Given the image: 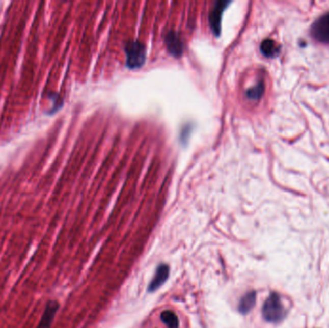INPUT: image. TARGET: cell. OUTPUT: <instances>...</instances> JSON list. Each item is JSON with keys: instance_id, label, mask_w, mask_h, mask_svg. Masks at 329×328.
I'll return each instance as SVG.
<instances>
[{"instance_id": "obj_2", "label": "cell", "mask_w": 329, "mask_h": 328, "mask_svg": "<svg viewBox=\"0 0 329 328\" xmlns=\"http://www.w3.org/2000/svg\"><path fill=\"white\" fill-rule=\"evenodd\" d=\"M126 64L130 69L141 68L147 58L146 46L138 41L128 42L125 46Z\"/></svg>"}, {"instance_id": "obj_9", "label": "cell", "mask_w": 329, "mask_h": 328, "mask_svg": "<svg viewBox=\"0 0 329 328\" xmlns=\"http://www.w3.org/2000/svg\"><path fill=\"white\" fill-rule=\"evenodd\" d=\"M279 51H280L279 45L272 40H265L261 43V52L266 57L273 58L278 55Z\"/></svg>"}, {"instance_id": "obj_6", "label": "cell", "mask_w": 329, "mask_h": 328, "mask_svg": "<svg viewBox=\"0 0 329 328\" xmlns=\"http://www.w3.org/2000/svg\"><path fill=\"white\" fill-rule=\"evenodd\" d=\"M169 275H170L169 266L161 264L156 270L155 277H153L151 283L148 286V291L154 292L156 290H158L167 281Z\"/></svg>"}, {"instance_id": "obj_11", "label": "cell", "mask_w": 329, "mask_h": 328, "mask_svg": "<svg viewBox=\"0 0 329 328\" xmlns=\"http://www.w3.org/2000/svg\"><path fill=\"white\" fill-rule=\"evenodd\" d=\"M264 93V84L261 81L256 86L252 87L246 92V96L251 100H258Z\"/></svg>"}, {"instance_id": "obj_7", "label": "cell", "mask_w": 329, "mask_h": 328, "mask_svg": "<svg viewBox=\"0 0 329 328\" xmlns=\"http://www.w3.org/2000/svg\"><path fill=\"white\" fill-rule=\"evenodd\" d=\"M58 309H59V303L54 302V300L48 302L46 304L42 320L38 325V328H50L53 319L58 311Z\"/></svg>"}, {"instance_id": "obj_5", "label": "cell", "mask_w": 329, "mask_h": 328, "mask_svg": "<svg viewBox=\"0 0 329 328\" xmlns=\"http://www.w3.org/2000/svg\"><path fill=\"white\" fill-rule=\"evenodd\" d=\"M164 42L169 51L173 54V56H180L183 52V43L180 39V36L175 31H170L166 35Z\"/></svg>"}, {"instance_id": "obj_1", "label": "cell", "mask_w": 329, "mask_h": 328, "mask_svg": "<svg viewBox=\"0 0 329 328\" xmlns=\"http://www.w3.org/2000/svg\"><path fill=\"white\" fill-rule=\"evenodd\" d=\"M262 314L265 320L272 323L279 322L284 319L285 309L279 294L277 293L269 294L263 305Z\"/></svg>"}, {"instance_id": "obj_10", "label": "cell", "mask_w": 329, "mask_h": 328, "mask_svg": "<svg viewBox=\"0 0 329 328\" xmlns=\"http://www.w3.org/2000/svg\"><path fill=\"white\" fill-rule=\"evenodd\" d=\"M161 320L168 328H178L179 322L176 314L173 311L167 310L161 314Z\"/></svg>"}, {"instance_id": "obj_3", "label": "cell", "mask_w": 329, "mask_h": 328, "mask_svg": "<svg viewBox=\"0 0 329 328\" xmlns=\"http://www.w3.org/2000/svg\"><path fill=\"white\" fill-rule=\"evenodd\" d=\"M311 34L320 43H329V13L320 17L313 24Z\"/></svg>"}, {"instance_id": "obj_4", "label": "cell", "mask_w": 329, "mask_h": 328, "mask_svg": "<svg viewBox=\"0 0 329 328\" xmlns=\"http://www.w3.org/2000/svg\"><path fill=\"white\" fill-rule=\"evenodd\" d=\"M228 2L225 1H220L216 2V6L212 10L210 13L209 17V21L210 25L212 27L213 32L216 34V36H220L221 34V24H222V17H223V12L225 11L226 6L228 5Z\"/></svg>"}, {"instance_id": "obj_8", "label": "cell", "mask_w": 329, "mask_h": 328, "mask_svg": "<svg viewBox=\"0 0 329 328\" xmlns=\"http://www.w3.org/2000/svg\"><path fill=\"white\" fill-rule=\"evenodd\" d=\"M256 303V293L254 291L244 294L239 303V312L242 315H246L252 310Z\"/></svg>"}]
</instances>
